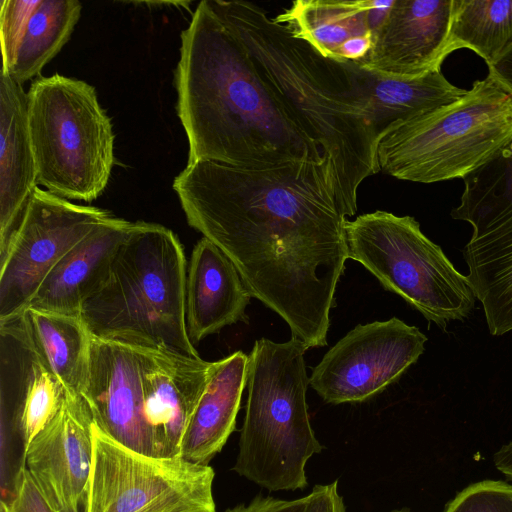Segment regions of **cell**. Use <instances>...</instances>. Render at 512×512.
Instances as JSON below:
<instances>
[{
	"label": "cell",
	"mask_w": 512,
	"mask_h": 512,
	"mask_svg": "<svg viewBox=\"0 0 512 512\" xmlns=\"http://www.w3.org/2000/svg\"><path fill=\"white\" fill-rule=\"evenodd\" d=\"M173 189L188 224L225 253L251 296L308 349L326 346L348 260L329 158L263 168L198 161Z\"/></svg>",
	"instance_id": "cell-1"
},
{
	"label": "cell",
	"mask_w": 512,
	"mask_h": 512,
	"mask_svg": "<svg viewBox=\"0 0 512 512\" xmlns=\"http://www.w3.org/2000/svg\"><path fill=\"white\" fill-rule=\"evenodd\" d=\"M175 83L189 143L187 164L263 168L324 159L207 0L181 33Z\"/></svg>",
	"instance_id": "cell-2"
},
{
	"label": "cell",
	"mask_w": 512,
	"mask_h": 512,
	"mask_svg": "<svg viewBox=\"0 0 512 512\" xmlns=\"http://www.w3.org/2000/svg\"><path fill=\"white\" fill-rule=\"evenodd\" d=\"M245 47L293 121L332 164L344 216L357 211L360 184L378 173L379 137L358 65L320 54L259 5L207 0Z\"/></svg>",
	"instance_id": "cell-3"
},
{
	"label": "cell",
	"mask_w": 512,
	"mask_h": 512,
	"mask_svg": "<svg viewBox=\"0 0 512 512\" xmlns=\"http://www.w3.org/2000/svg\"><path fill=\"white\" fill-rule=\"evenodd\" d=\"M186 268L172 230L133 222L106 280L82 305L91 336L200 358L186 327Z\"/></svg>",
	"instance_id": "cell-4"
},
{
	"label": "cell",
	"mask_w": 512,
	"mask_h": 512,
	"mask_svg": "<svg viewBox=\"0 0 512 512\" xmlns=\"http://www.w3.org/2000/svg\"><path fill=\"white\" fill-rule=\"evenodd\" d=\"M308 348L257 339L248 355V396L233 470L270 491L304 489L305 466L323 446L310 424Z\"/></svg>",
	"instance_id": "cell-5"
},
{
	"label": "cell",
	"mask_w": 512,
	"mask_h": 512,
	"mask_svg": "<svg viewBox=\"0 0 512 512\" xmlns=\"http://www.w3.org/2000/svg\"><path fill=\"white\" fill-rule=\"evenodd\" d=\"M512 141V94L492 75L459 100L393 127L378 144L379 170L435 183L467 175Z\"/></svg>",
	"instance_id": "cell-6"
},
{
	"label": "cell",
	"mask_w": 512,
	"mask_h": 512,
	"mask_svg": "<svg viewBox=\"0 0 512 512\" xmlns=\"http://www.w3.org/2000/svg\"><path fill=\"white\" fill-rule=\"evenodd\" d=\"M27 95L37 183L67 200L98 198L114 165V134L95 88L55 74L34 80Z\"/></svg>",
	"instance_id": "cell-7"
},
{
	"label": "cell",
	"mask_w": 512,
	"mask_h": 512,
	"mask_svg": "<svg viewBox=\"0 0 512 512\" xmlns=\"http://www.w3.org/2000/svg\"><path fill=\"white\" fill-rule=\"evenodd\" d=\"M348 259L362 264L388 291L445 330L463 320L476 296L442 248L411 216L377 210L345 222Z\"/></svg>",
	"instance_id": "cell-8"
},
{
	"label": "cell",
	"mask_w": 512,
	"mask_h": 512,
	"mask_svg": "<svg viewBox=\"0 0 512 512\" xmlns=\"http://www.w3.org/2000/svg\"><path fill=\"white\" fill-rule=\"evenodd\" d=\"M92 444L84 512H216L211 466L142 454L94 423Z\"/></svg>",
	"instance_id": "cell-9"
},
{
	"label": "cell",
	"mask_w": 512,
	"mask_h": 512,
	"mask_svg": "<svg viewBox=\"0 0 512 512\" xmlns=\"http://www.w3.org/2000/svg\"><path fill=\"white\" fill-rule=\"evenodd\" d=\"M463 180L451 216L472 226L467 278L490 334L500 336L512 331V141Z\"/></svg>",
	"instance_id": "cell-10"
},
{
	"label": "cell",
	"mask_w": 512,
	"mask_h": 512,
	"mask_svg": "<svg viewBox=\"0 0 512 512\" xmlns=\"http://www.w3.org/2000/svg\"><path fill=\"white\" fill-rule=\"evenodd\" d=\"M113 215L38 186L0 254V320L22 313L38 288L82 239Z\"/></svg>",
	"instance_id": "cell-11"
},
{
	"label": "cell",
	"mask_w": 512,
	"mask_h": 512,
	"mask_svg": "<svg viewBox=\"0 0 512 512\" xmlns=\"http://www.w3.org/2000/svg\"><path fill=\"white\" fill-rule=\"evenodd\" d=\"M426 341L417 327L396 317L358 324L312 369L309 385L329 404L366 401L417 362Z\"/></svg>",
	"instance_id": "cell-12"
},
{
	"label": "cell",
	"mask_w": 512,
	"mask_h": 512,
	"mask_svg": "<svg viewBox=\"0 0 512 512\" xmlns=\"http://www.w3.org/2000/svg\"><path fill=\"white\" fill-rule=\"evenodd\" d=\"M150 351L92 337L81 398L106 435L137 452L161 457L148 421Z\"/></svg>",
	"instance_id": "cell-13"
},
{
	"label": "cell",
	"mask_w": 512,
	"mask_h": 512,
	"mask_svg": "<svg viewBox=\"0 0 512 512\" xmlns=\"http://www.w3.org/2000/svg\"><path fill=\"white\" fill-rule=\"evenodd\" d=\"M70 396L35 348L22 313L0 320L1 424L19 439L22 458Z\"/></svg>",
	"instance_id": "cell-14"
},
{
	"label": "cell",
	"mask_w": 512,
	"mask_h": 512,
	"mask_svg": "<svg viewBox=\"0 0 512 512\" xmlns=\"http://www.w3.org/2000/svg\"><path fill=\"white\" fill-rule=\"evenodd\" d=\"M92 424L82 398L71 395L24 452L22 467L54 512H79L84 501L92 465Z\"/></svg>",
	"instance_id": "cell-15"
},
{
	"label": "cell",
	"mask_w": 512,
	"mask_h": 512,
	"mask_svg": "<svg viewBox=\"0 0 512 512\" xmlns=\"http://www.w3.org/2000/svg\"><path fill=\"white\" fill-rule=\"evenodd\" d=\"M452 12L453 0H395L369 54L356 64L400 79L441 70Z\"/></svg>",
	"instance_id": "cell-16"
},
{
	"label": "cell",
	"mask_w": 512,
	"mask_h": 512,
	"mask_svg": "<svg viewBox=\"0 0 512 512\" xmlns=\"http://www.w3.org/2000/svg\"><path fill=\"white\" fill-rule=\"evenodd\" d=\"M395 0H297L273 19L323 56L359 63L373 47Z\"/></svg>",
	"instance_id": "cell-17"
},
{
	"label": "cell",
	"mask_w": 512,
	"mask_h": 512,
	"mask_svg": "<svg viewBox=\"0 0 512 512\" xmlns=\"http://www.w3.org/2000/svg\"><path fill=\"white\" fill-rule=\"evenodd\" d=\"M215 362L151 350L146 369L148 421L160 456H180L187 422Z\"/></svg>",
	"instance_id": "cell-18"
},
{
	"label": "cell",
	"mask_w": 512,
	"mask_h": 512,
	"mask_svg": "<svg viewBox=\"0 0 512 512\" xmlns=\"http://www.w3.org/2000/svg\"><path fill=\"white\" fill-rule=\"evenodd\" d=\"M251 297L232 261L202 237L193 248L186 278V327L191 342L247 321L245 310Z\"/></svg>",
	"instance_id": "cell-19"
},
{
	"label": "cell",
	"mask_w": 512,
	"mask_h": 512,
	"mask_svg": "<svg viewBox=\"0 0 512 512\" xmlns=\"http://www.w3.org/2000/svg\"><path fill=\"white\" fill-rule=\"evenodd\" d=\"M132 225L114 216L98 225L47 275L28 307L80 316L84 302L106 280Z\"/></svg>",
	"instance_id": "cell-20"
},
{
	"label": "cell",
	"mask_w": 512,
	"mask_h": 512,
	"mask_svg": "<svg viewBox=\"0 0 512 512\" xmlns=\"http://www.w3.org/2000/svg\"><path fill=\"white\" fill-rule=\"evenodd\" d=\"M22 84L0 73V254L19 225L37 187Z\"/></svg>",
	"instance_id": "cell-21"
},
{
	"label": "cell",
	"mask_w": 512,
	"mask_h": 512,
	"mask_svg": "<svg viewBox=\"0 0 512 512\" xmlns=\"http://www.w3.org/2000/svg\"><path fill=\"white\" fill-rule=\"evenodd\" d=\"M248 355L242 351L215 362L212 374L187 422L180 456L208 465L235 430L247 385Z\"/></svg>",
	"instance_id": "cell-22"
},
{
	"label": "cell",
	"mask_w": 512,
	"mask_h": 512,
	"mask_svg": "<svg viewBox=\"0 0 512 512\" xmlns=\"http://www.w3.org/2000/svg\"><path fill=\"white\" fill-rule=\"evenodd\" d=\"M379 141L393 127L461 99L468 90L452 85L441 70L414 79L379 75L358 65Z\"/></svg>",
	"instance_id": "cell-23"
},
{
	"label": "cell",
	"mask_w": 512,
	"mask_h": 512,
	"mask_svg": "<svg viewBox=\"0 0 512 512\" xmlns=\"http://www.w3.org/2000/svg\"><path fill=\"white\" fill-rule=\"evenodd\" d=\"M22 316L46 364L72 396L81 398L92 339L81 317L30 307Z\"/></svg>",
	"instance_id": "cell-24"
},
{
	"label": "cell",
	"mask_w": 512,
	"mask_h": 512,
	"mask_svg": "<svg viewBox=\"0 0 512 512\" xmlns=\"http://www.w3.org/2000/svg\"><path fill=\"white\" fill-rule=\"evenodd\" d=\"M81 10L77 0H39L5 74L20 84L39 75L69 40Z\"/></svg>",
	"instance_id": "cell-25"
},
{
	"label": "cell",
	"mask_w": 512,
	"mask_h": 512,
	"mask_svg": "<svg viewBox=\"0 0 512 512\" xmlns=\"http://www.w3.org/2000/svg\"><path fill=\"white\" fill-rule=\"evenodd\" d=\"M512 43V0H453L447 57L468 48L491 66Z\"/></svg>",
	"instance_id": "cell-26"
},
{
	"label": "cell",
	"mask_w": 512,
	"mask_h": 512,
	"mask_svg": "<svg viewBox=\"0 0 512 512\" xmlns=\"http://www.w3.org/2000/svg\"><path fill=\"white\" fill-rule=\"evenodd\" d=\"M443 512H512V483L483 480L470 484L446 504Z\"/></svg>",
	"instance_id": "cell-27"
},
{
	"label": "cell",
	"mask_w": 512,
	"mask_h": 512,
	"mask_svg": "<svg viewBox=\"0 0 512 512\" xmlns=\"http://www.w3.org/2000/svg\"><path fill=\"white\" fill-rule=\"evenodd\" d=\"M39 0H2L0 8V38L2 73H7L24 35L28 20Z\"/></svg>",
	"instance_id": "cell-28"
},
{
	"label": "cell",
	"mask_w": 512,
	"mask_h": 512,
	"mask_svg": "<svg viewBox=\"0 0 512 512\" xmlns=\"http://www.w3.org/2000/svg\"><path fill=\"white\" fill-rule=\"evenodd\" d=\"M1 512H54L37 489L28 471L22 467L15 478L7 500H2Z\"/></svg>",
	"instance_id": "cell-29"
},
{
	"label": "cell",
	"mask_w": 512,
	"mask_h": 512,
	"mask_svg": "<svg viewBox=\"0 0 512 512\" xmlns=\"http://www.w3.org/2000/svg\"><path fill=\"white\" fill-rule=\"evenodd\" d=\"M304 512H346L343 498L338 493V482L316 485L307 495Z\"/></svg>",
	"instance_id": "cell-30"
},
{
	"label": "cell",
	"mask_w": 512,
	"mask_h": 512,
	"mask_svg": "<svg viewBox=\"0 0 512 512\" xmlns=\"http://www.w3.org/2000/svg\"><path fill=\"white\" fill-rule=\"evenodd\" d=\"M307 499L304 496L295 500H281L258 495L249 504H240L225 512H304Z\"/></svg>",
	"instance_id": "cell-31"
},
{
	"label": "cell",
	"mask_w": 512,
	"mask_h": 512,
	"mask_svg": "<svg viewBox=\"0 0 512 512\" xmlns=\"http://www.w3.org/2000/svg\"><path fill=\"white\" fill-rule=\"evenodd\" d=\"M488 73L512 94V43L488 67Z\"/></svg>",
	"instance_id": "cell-32"
},
{
	"label": "cell",
	"mask_w": 512,
	"mask_h": 512,
	"mask_svg": "<svg viewBox=\"0 0 512 512\" xmlns=\"http://www.w3.org/2000/svg\"><path fill=\"white\" fill-rule=\"evenodd\" d=\"M493 463L507 479L512 480V440L502 445L493 456Z\"/></svg>",
	"instance_id": "cell-33"
},
{
	"label": "cell",
	"mask_w": 512,
	"mask_h": 512,
	"mask_svg": "<svg viewBox=\"0 0 512 512\" xmlns=\"http://www.w3.org/2000/svg\"><path fill=\"white\" fill-rule=\"evenodd\" d=\"M391 512H411L409 509L407 508H403V509H400V510H393Z\"/></svg>",
	"instance_id": "cell-34"
}]
</instances>
